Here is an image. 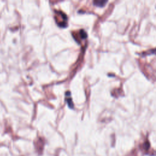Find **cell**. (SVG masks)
I'll return each mask as SVG.
<instances>
[{
    "label": "cell",
    "instance_id": "6da1fadb",
    "mask_svg": "<svg viewBox=\"0 0 156 156\" xmlns=\"http://www.w3.org/2000/svg\"><path fill=\"white\" fill-rule=\"evenodd\" d=\"M106 2H107V1H94L93 2L94 5H96L97 6H99V7L104 6V5Z\"/></svg>",
    "mask_w": 156,
    "mask_h": 156
},
{
    "label": "cell",
    "instance_id": "7a4b0ae2",
    "mask_svg": "<svg viewBox=\"0 0 156 156\" xmlns=\"http://www.w3.org/2000/svg\"><path fill=\"white\" fill-rule=\"evenodd\" d=\"M66 101L68 102V104L69 105V107L70 108H73V104L72 103V101H71V99L69 98H66Z\"/></svg>",
    "mask_w": 156,
    "mask_h": 156
}]
</instances>
